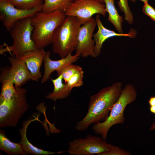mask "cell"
Listing matches in <instances>:
<instances>
[{"instance_id": "25", "label": "cell", "mask_w": 155, "mask_h": 155, "mask_svg": "<svg viewBox=\"0 0 155 155\" xmlns=\"http://www.w3.org/2000/svg\"><path fill=\"white\" fill-rule=\"evenodd\" d=\"M109 150L102 153L100 155H131L129 152L119 147L109 144Z\"/></svg>"}, {"instance_id": "31", "label": "cell", "mask_w": 155, "mask_h": 155, "mask_svg": "<svg viewBox=\"0 0 155 155\" xmlns=\"http://www.w3.org/2000/svg\"><path fill=\"white\" fill-rule=\"evenodd\" d=\"M74 0H72V1H74ZM100 1L102 2L103 3H104V0H99Z\"/></svg>"}, {"instance_id": "11", "label": "cell", "mask_w": 155, "mask_h": 155, "mask_svg": "<svg viewBox=\"0 0 155 155\" xmlns=\"http://www.w3.org/2000/svg\"><path fill=\"white\" fill-rule=\"evenodd\" d=\"M97 25L95 18L81 26L78 34L76 53L86 58L90 56L96 57L94 52L95 41L92 39L93 32Z\"/></svg>"}, {"instance_id": "12", "label": "cell", "mask_w": 155, "mask_h": 155, "mask_svg": "<svg viewBox=\"0 0 155 155\" xmlns=\"http://www.w3.org/2000/svg\"><path fill=\"white\" fill-rule=\"evenodd\" d=\"M100 17V14H96L95 19L98 29L97 32L93 35L95 41L94 52L96 57L101 53L102 45L108 38L115 36L128 37L132 38L135 37L137 31L134 29L131 28L128 33L124 34L117 33L105 28L101 22Z\"/></svg>"}, {"instance_id": "3", "label": "cell", "mask_w": 155, "mask_h": 155, "mask_svg": "<svg viewBox=\"0 0 155 155\" xmlns=\"http://www.w3.org/2000/svg\"><path fill=\"white\" fill-rule=\"evenodd\" d=\"M82 23L76 17L66 16L63 22L55 30L53 36L52 49L63 58L71 53L76 47Z\"/></svg>"}, {"instance_id": "5", "label": "cell", "mask_w": 155, "mask_h": 155, "mask_svg": "<svg viewBox=\"0 0 155 155\" xmlns=\"http://www.w3.org/2000/svg\"><path fill=\"white\" fill-rule=\"evenodd\" d=\"M31 17H27L16 22L9 31L13 40V44L9 46L4 43V48L1 46V54L11 52L12 56L19 57L27 51L37 49L32 38L34 28L31 23Z\"/></svg>"}, {"instance_id": "28", "label": "cell", "mask_w": 155, "mask_h": 155, "mask_svg": "<svg viewBox=\"0 0 155 155\" xmlns=\"http://www.w3.org/2000/svg\"><path fill=\"white\" fill-rule=\"evenodd\" d=\"M149 109L151 113L155 114V105L150 106Z\"/></svg>"}, {"instance_id": "29", "label": "cell", "mask_w": 155, "mask_h": 155, "mask_svg": "<svg viewBox=\"0 0 155 155\" xmlns=\"http://www.w3.org/2000/svg\"><path fill=\"white\" fill-rule=\"evenodd\" d=\"M150 129L151 131L155 130V119L150 127Z\"/></svg>"}, {"instance_id": "16", "label": "cell", "mask_w": 155, "mask_h": 155, "mask_svg": "<svg viewBox=\"0 0 155 155\" xmlns=\"http://www.w3.org/2000/svg\"><path fill=\"white\" fill-rule=\"evenodd\" d=\"M54 86L52 92L47 95L45 98L55 101L58 99H63L68 97L70 94L71 90L66 83L63 82V77L61 74L58 76L55 79L50 78Z\"/></svg>"}, {"instance_id": "14", "label": "cell", "mask_w": 155, "mask_h": 155, "mask_svg": "<svg viewBox=\"0 0 155 155\" xmlns=\"http://www.w3.org/2000/svg\"><path fill=\"white\" fill-rule=\"evenodd\" d=\"M50 52H46L44 57V71L41 82L43 84L46 82L50 78L51 73L69 64L76 62L79 58L80 55L75 54L72 55L71 53L69 54L66 57L57 60H53L50 58Z\"/></svg>"}, {"instance_id": "26", "label": "cell", "mask_w": 155, "mask_h": 155, "mask_svg": "<svg viewBox=\"0 0 155 155\" xmlns=\"http://www.w3.org/2000/svg\"><path fill=\"white\" fill-rule=\"evenodd\" d=\"M142 11L144 14L155 22V9L151 6L148 2L144 3Z\"/></svg>"}, {"instance_id": "27", "label": "cell", "mask_w": 155, "mask_h": 155, "mask_svg": "<svg viewBox=\"0 0 155 155\" xmlns=\"http://www.w3.org/2000/svg\"><path fill=\"white\" fill-rule=\"evenodd\" d=\"M148 102L150 106L155 105V96L150 97L149 98Z\"/></svg>"}, {"instance_id": "6", "label": "cell", "mask_w": 155, "mask_h": 155, "mask_svg": "<svg viewBox=\"0 0 155 155\" xmlns=\"http://www.w3.org/2000/svg\"><path fill=\"white\" fill-rule=\"evenodd\" d=\"M16 89V92L9 100L0 96V127H16L29 108L26 97V89L21 87Z\"/></svg>"}, {"instance_id": "22", "label": "cell", "mask_w": 155, "mask_h": 155, "mask_svg": "<svg viewBox=\"0 0 155 155\" xmlns=\"http://www.w3.org/2000/svg\"><path fill=\"white\" fill-rule=\"evenodd\" d=\"M0 96L5 100H8L13 96L16 91L14 84L10 80H7L2 83Z\"/></svg>"}, {"instance_id": "18", "label": "cell", "mask_w": 155, "mask_h": 155, "mask_svg": "<svg viewBox=\"0 0 155 155\" xmlns=\"http://www.w3.org/2000/svg\"><path fill=\"white\" fill-rule=\"evenodd\" d=\"M103 0L106 11L108 14V20L119 33H123L122 26L123 22V18L118 13L115 5V0Z\"/></svg>"}, {"instance_id": "32", "label": "cell", "mask_w": 155, "mask_h": 155, "mask_svg": "<svg viewBox=\"0 0 155 155\" xmlns=\"http://www.w3.org/2000/svg\"><path fill=\"white\" fill-rule=\"evenodd\" d=\"M41 1H44V0H41Z\"/></svg>"}, {"instance_id": "1", "label": "cell", "mask_w": 155, "mask_h": 155, "mask_svg": "<svg viewBox=\"0 0 155 155\" xmlns=\"http://www.w3.org/2000/svg\"><path fill=\"white\" fill-rule=\"evenodd\" d=\"M122 89V83L116 82L91 96L87 113L81 121L76 123L75 129L79 131H84L90 125L105 120L119 97Z\"/></svg>"}, {"instance_id": "20", "label": "cell", "mask_w": 155, "mask_h": 155, "mask_svg": "<svg viewBox=\"0 0 155 155\" xmlns=\"http://www.w3.org/2000/svg\"><path fill=\"white\" fill-rule=\"evenodd\" d=\"M16 7L29 10L41 6L43 1L41 0H7Z\"/></svg>"}, {"instance_id": "23", "label": "cell", "mask_w": 155, "mask_h": 155, "mask_svg": "<svg viewBox=\"0 0 155 155\" xmlns=\"http://www.w3.org/2000/svg\"><path fill=\"white\" fill-rule=\"evenodd\" d=\"M117 3L121 11L124 13L125 20L129 24H133V17L129 5L128 0H119Z\"/></svg>"}, {"instance_id": "13", "label": "cell", "mask_w": 155, "mask_h": 155, "mask_svg": "<svg viewBox=\"0 0 155 155\" xmlns=\"http://www.w3.org/2000/svg\"><path fill=\"white\" fill-rule=\"evenodd\" d=\"M46 52L44 48L27 51L18 57L23 60L31 75L32 80L38 82L41 77L40 68Z\"/></svg>"}, {"instance_id": "17", "label": "cell", "mask_w": 155, "mask_h": 155, "mask_svg": "<svg viewBox=\"0 0 155 155\" xmlns=\"http://www.w3.org/2000/svg\"><path fill=\"white\" fill-rule=\"evenodd\" d=\"M0 150L11 155H27L21 144L11 142L5 136V131H0Z\"/></svg>"}, {"instance_id": "21", "label": "cell", "mask_w": 155, "mask_h": 155, "mask_svg": "<svg viewBox=\"0 0 155 155\" xmlns=\"http://www.w3.org/2000/svg\"><path fill=\"white\" fill-rule=\"evenodd\" d=\"M82 69V68L80 67L74 65L72 63L61 67L57 70L56 71L58 75L61 74L62 75L63 79L65 83H66L74 74Z\"/></svg>"}, {"instance_id": "9", "label": "cell", "mask_w": 155, "mask_h": 155, "mask_svg": "<svg viewBox=\"0 0 155 155\" xmlns=\"http://www.w3.org/2000/svg\"><path fill=\"white\" fill-rule=\"evenodd\" d=\"M10 67L1 69L0 82L9 80L15 85L16 88L21 87L26 82L32 80L30 72L25 62L19 57L10 56L8 58Z\"/></svg>"}, {"instance_id": "30", "label": "cell", "mask_w": 155, "mask_h": 155, "mask_svg": "<svg viewBox=\"0 0 155 155\" xmlns=\"http://www.w3.org/2000/svg\"><path fill=\"white\" fill-rule=\"evenodd\" d=\"M137 0H130V1L132 2L135 3L136 1ZM141 1H142L144 2V3H145L146 2H148V0H139Z\"/></svg>"}, {"instance_id": "10", "label": "cell", "mask_w": 155, "mask_h": 155, "mask_svg": "<svg viewBox=\"0 0 155 155\" xmlns=\"http://www.w3.org/2000/svg\"><path fill=\"white\" fill-rule=\"evenodd\" d=\"M42 6L29 10L17 8L7 0H0V20L6 30L9 32L18 20L32 17L41 10Z\"/></svg>"}, {"instance_id": "7", "label": "cell", "mask_w": 155, "mask_h": 155, "mask_svg": "<svg viewBox=\"0 0 155 155\" xmlns=\"http://www.w3.org/2000/svg\"><path fill=\"white\" fill-rule=\"evenodd\" d=\"M106 12L105 5L99 0H74L65 13L66 16L77 17L82 25L90 20L94 14H99L105 17Z\"/></svg>"}, {"instance_id": "2", "label": "cell", "mask_w": 155, "mask_h": 155, "mask_svg": "<svg viewBox=\"0 0 155 155\" xmlns=\"http://www.w3.org/2000/svg\"><path fill=\"white\" fill-rule=\"evenodd\" d=\"M66 16L64 12L59 11L47 13L41 11L31 18L34 28L32 38L37 48H44L52 43L55 30Z\"/></svg>"}, {"instance_id": "15", "label": "cell", "mask_w": 155, "mask_h": 155, "mask_svg": "<svg viewBox=\"0 0 155 155\" xmlns=\"http://www.w3.org/2000/svg\"><path fill=\"white\" fill-rule=\"evenodd\" d=\"M38 119V117L33 119L30 118L24 121L22 123V128L19 129V131L21 136V140L20 143L25 152L27 154L34 155H49L64 152V151L56 152L44 150L34 146L29 142L26 134L28 126L31 122Z\"/></svg>"}, {"instance_id": "33", "label": "cell", "mask_w": 155, "mask_h": 155, "mask_svg": "<svg viewBox=\"0 0 155 155\" xmlns=\"http://www.w3.org/2000/svg\"></svg>"}, {"instance_id": "8", "label": "cell", "mask_w": 155, "mask_h": 155, "mask_svg": "<svg viewBox=\"0 0 155 155\" xmlns=\"http://www.w3.org/2000/svg\"><path fill=\"white\" fill-rule=\"evenodd\" d=\"M109 149V144L102 137L89 134L69 141L68 152L70 155H100Z\"/></svg>"}, {"instance_id": "24", "label": "cell", "mask_w": 155, "mask_h": 155, "mask_svg": "<svg viewBox=\"0 0 155 155\" xmlns=\"http://www.w3.org/2000/svg\"><path fill=\"white\" fill-rule=\"evenodd\" d=\"M83 77L84 71L82 69L74 74L66 83L71 90L74 88L79 87L83 85Z\"/></svg>"}, {"instance_id": "4", "label": "cell", "mask_w": 155, "mask_h": 155, "mask_svg": "<svg viewBox=\"0 0 155 155\" xmlns=\"http://www.w3.org/2000/svg\"><path fill=\"white\" fill-rule=\"evenodd\" d=\"M137 92L134 86L131 84L125 85L119 99L113 106L108 117L104 121L94 124L93 131L106 140L108 132L114 125L124 123V111L128 105L135 101Z\"/></svg>"}, {"instance_id": "19", "label": "cell", "mask_w": 155, "mask_h": 155, "mask_svg": "<svg viewBox=\"0 0 155 155\" xmlns=\"http://www.w3.org/2000/svg\"><path fill=\"white\" fill-rule=\"evenodd\" d=\"M72 1V0H44L41 11L46 13L56 11L65 12Z\"/></svg>"}]
</instances>
